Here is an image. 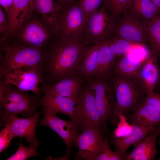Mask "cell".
Segmentation results:
<instances>
[{"label": "cell", "instance_id": "obj_21", "mask_svg": "<svg viewBox=\"0 0 160 160\" xmlns=\"http://www.w3.org/2000/svg\"><path fill=\"white\" fill-rule=\"evenodd\" d=\"M42 94L39 106L47 107L57 113L65 114L74 120L76 104L72 99L48 91H43Z\"/></svg>", "mask_w": 160, "mask_h": 160}, {"label": "cell", "instance_id": "obj_26", "mask_svg": "<svg viewBox=\"0 0 160 160\" xmlns=\"http://www.w3.org/2000/svg\"><path fill=\"white\" fill-rule=\"evenodd\" d=\"M127 11L145 22L160 15L159 10L151 0H132Z\"/></svg>", "mask_w": 160, "mask_h": 160}, {"label": "cell", "instance_id": "obj_4", "mask_svg": "<svg viewBox=\"0 0 160 160\" xmlns=\"http://www.w3.org/2000/svg\"><path fill=\"white\" fill-rule=\"evenodd\" d=\"M109 79L92 77L87 80L88 87L94 93L95 104L101 119V129L108 135V122L115 103L114 87Z\"/></svg>", "mask_w": 160, "mask_h": 160}, {"label": "cell", "instance_id": "obj_18", "mask_svg": "<svg viewBox=\"0 0 160 160\" xmlns=\"http://www.w3.org/2000/svg\"><path fill=\"white\" fill-rule=\"evenodd\" d=\"M34 11L40 15L54 35H57L59 17L63 9L55 0H33Z\"/></svg>", "mask_w": 160, "mask_h": 160}, {"label": "cell", "instance_id": "obj_9", "mask_svg": "<svg viewBox=\"0 0 160 160\" xmlns=\"http://www.w3.org/2000/svg\"><path fill=\"white\" fill-rule=\"evenodd\" d=\"M43 117L39 126H47L56 132L62 139L67 146L66 153L62 159H67L70 155L73 144L78 135V127L73 120L61 119L57 113L49 107L42 106Z\"/></svg>", "mask_w": 160, "mask_h": 160}, {"label": "cell", "instance_id": "obj_13", "mask_svg": "<svg viewBox=\"0 0 160 160\" xmlns=\"http://www.w3.org/2000/svg\"><path fill=\"white\" fill-rule=\"evenodd\" d=\"M40 113L36 112L27 118H19L16 115L1 117L2 125H8L13 138L25 137L30 145L36 148L40 145L36 133V128L40 121Z\"/></svg>", "mask_w": 160, "mask_h": 160}, {"label": "cell", "instance_id": "obj_39", "mask_svg": "<svg viewBox=\"0 0 160 160\" xmlns=\"http://www.w3.org/2000/svg\"><path fill=\"white\" fill-rule=\"evenodd\" d=\"M159 79L157 84L154 90L156 91L159 93L160 94V63L159 64Z\"/></svg>", "mask_w": 160, "mask_h": 160}, {"label": "cell", "instance_id": "obj_6", "mask_svg": "<svg viewBox=\"0 0 160 160\" xmlns=\"http://www.w3.org/2000/svg\"><path fill=\"white\" fill-rule=\"evenodd\" d=\"M32 16L21 24L11 39L20 44L45 48L54 35L46 24Z\"/></svg>", "mask_w": 160, "mask_h": 160}, {"label": "cell", "instance_id": "obj_7", "mask_svg": "<svg viewBox=\"0 0 160 160\" xmlns=\"http://www.w3.org/2000/svg\"><path fill=\"white\" fill-rule=\"evenodd\" d=\"M116 23L102 6L87 17L83 40L90 46L106 39L113 33Z\"/></svg>", "mask_w": 160, "mask_h": 160}, {"label": "cell", "instance_id": "obj_5", "mask_svg": "<svg viewBox=\"0 0 160 160\" xmlns=\"http://www.w3.org/2000/svg\"><path fill=\"white\" fill-rule=\"evenodd\" d=\"M87 18L79 2L63 9L58 20L56 37L83 40Z\"/></svg>", "mask_w": 160, "mask_h": 160}, {"label": "cell", "instance_id": "obj_12", "mask_svg": "<svg viewBox=\"0 0 160 160\" xmlns=\"http://www.w3.org/2000/svg\"><path fill=\"white\" fill-rule=\"evenodd\" d=\"M3 77L5 83L12 84L23 91H31L34 94H42L40 84H42L43 77L41 68L23 67L11 71Z\"/></svg>", "mask_w": 160, "mask_h": 160}, {"label": "cell", "instance_id": "obj_2", "mask_svg": "<svg viewBox=\"0 0 160 160\" xmlns=\"http://www.w3.org/2000/svg\"><path fill=\"white\" fill-rule=\"evenodd\" d=\"M45 55V48L20 44L10 39L0 45V76L23 67L42 70Z\"/></svg>", "mask_w": 160, "mask_h": 160}, {"label": "cell", "instance_id": "obj_14", "mask_svg": "<svg viewBox=\"0 0 160 160\" xmlns=\"http://www.w3.org/2000/svg\"><path fill=\"white\" fill-rule=\"evenodd\" d=\"M152 54L145 47L135 49L125 55L116 57L111 76H124L134 80L145 61Z\"/></svg>", "mask_w": 160, "mask_h": 160}, {"label": "cell", "instance_id": "obj_15", "mask_svg": "<svg viewBox=\"0 0 160 160\" xmlns=\"http://www.w3.org/2000/svg\"><path fill=\"white\" fill-rule=\"evenodd\" d=\"M33 0H13L6 13L8 25V35L12 37L21 24L31 17L34 11Z\"/></svg>", "mask_w": 160, "mask_h": 160}, {"label": "cell", "instance_id": "obj_1", "mask_svg": "<svg viewBox=\"0 0 160 160\" xmlns=\"http://www.w3.org/2000/svg\"><path fill=\"white\" fill-rule=\"evenodd\" d=\"M88 46L83 40L56 37L45 48L41 87L50 86L65 77L78 75V67Z\"/></svg>", "mask_w": 160, "mask_h": 160}, {"label": "cell", "instance_id": "obj_33", "mask_svg": "<svg viewBox=\"0 0 160 160\" xmlns=\"http://www.w3.org/2000/svg\"><path fill=\"white\" fill-rule=\"evenodd\" d=\"M103 0H79L80 6L87 17L98 9Z\"/></svg>", "mask_w": 160, "mask_h": 160}, {"label": "cell", "instance_id": "obj_35", "mask_svg": "<svg viewBox=\"0 0 160 160\" xmlns=\"http://www.w3.org/2000/svg\"><path fill=\"white\" fill-rule=\"evenodd\" d=\"M144 101L160 114V94L152 92L146 95Z\"/></svg>", "mask_w": 160, "mask_h": 160}, {"label": "cell", "instance_id": "obj_40", "mask_svg": "<svg viewBox=\"0 0 160 160\" xmlns=\"http://www.w3.org/2000/svg\"><path fill=\"white\" fill-rule=\"evenodd\" d=\"M160 11V0H151Z\"/></svg>", "mask_w": 160, "mask_h": 160}, {"label": "cell", "instance_id": "obj_3", "mask_svg": "<svg viewBox=\"0 0 160 160\" xmlns=\"http://www.w3.org/2000/svg\"><path fill=\"white\" fill-rule=\"evenodd\" d=\"M115 95V103L111 122L116 125L119 121L118 115H124L131 111L143 101L146 95L136 82L128 77L112 75Z\"/></svg>", "mask_w": 160, "mask_h": 160}, {"label": "cell", "instance_id": "obj_16", "mask_svg": "<svg viewBox=\"0 0 160 160\" xmlns=\"http://www.w3.org/2000/svg\"><path fill=\"white\" fill-rule=\"evenodd\" d=\"M158 60L151 54L146 60L134 80L146 95L154 91L159 76Z\"/></svg>", "mask_w": 160, "mask_h": 160}, {"label": "cell", "instance_id": "obj_41", "mask_svg": "<svg viewBox=\"0 0 160 160\" xmlns=\"http://www.w3.org/2000/svg\"></svg>", "mask_w": 160, "mask_h": 160}, {"label": "cell", "instance_id": "obj_8", "mask_svg": "<svg viewBox=\"0 0 160 160\" xmlns=\"http://www.w3.org/2000/svg\"><path fill=\"white\" fill-rule=\"evenodd\" d=\"M78 128L84 130L101 128V119L96 107L93 91L88 87L82 88L75 105L74 119Z\"/></svg>", "mask_w": 160, "mask_h": 160}, {"label": "cell", "instance_id": "obj_10", "mask_svg": "<svg viewBox=\"0 0 160 160\" xmlns=\"http://www.w3.org/2000/svg\"><path fill=\"white\" fill-rule=\"evenodd\" d=\"M101 128L92 127L84 130L78 135L74 143H75L78 151L74 159L94 160L107 140Z\"/></svg>", "mask_w": 160, "mask_h": 160}, {"label": "cell", "instance_id": "obj_25", "mask_svg": "<svg viewBox=\"0 0 160 160\" xmlns=\"http://www.w3.org/2000/svg\"><path fill=\"white\" fill-rule=\"evenodd\" d=\"M131 124L133 129L130 134L121 138L112 137L115 151L124 156L130 146L145 137L154 128L135 123Z\"/></svg>", "mask_w": 160, "mask_h": 160}, {"label": "cell", "instance_id": "obj_29", "mask_svg": "<svg viewBox=\"0 0 160 160\" xmlns=\"http://www.w3.org/2000/svg\"><path fill=\"white\" fill-rule=\"evenodd\" d=\"M132 0H103V6L117 22L127 10Z\"/></svg>", "mask_w": 160, "mask_h": 160}, {"label": "cell", "instance_id": "obj_34", "mask_svg": "<svg viewBox=\"0 0 160 160\" xmlns=\"http://www.w3.org/2000/svg\"><path fill=\"white\" fill-rule=\"evenodd\" d=\"M0 132V152L6 149L10 144L13 138L9 126L4 125Z\"/></svg>", "mask_w": 160, "mask_h": 160}, {"label": "cell", "instance_id": "obj_11", "mask_svg": "<svg viewBox=\"0 0 160 160\" xmlns=\"http://www.w3.org/2000/svg\"><path fill=\"white\" fill-rule=\"evenodd\" d=\"M112 34L143 44L148 41L146 22L137 18L127 10L117 21Z\"/></svg>", "mask_w": 160, "mask_h": 160}, {"label": "cell", "instance_id": "obj_38", "mask_svg": "<svg viewBox=\"0 0 160 160\" xmlns=\"http://www.w3.org/2000/svg\"><path fill=\"white\" fill-rule=\"evenodd\" d=\"M13 0H0V7L6 13L10 7Z\"/></svg>", "mask_w": 160, "mask_h": 160}, {"label": "cell", "instance_id": "obj_24", "mask_svg": "<svg viewBox=\"0 0 160 160\" xmlns=\"http://www.w3.org/2000/svg\"><path fill=\"white\" fill-rule=\"evenodd\" d=\"M104 40L86 47L77 68L79 75L87 80L92 78L97 66L99 50Z\"/></svg>", "mask_w": 160, "mask_h": 160}, {"label": "cell", "instance_id": "obj_20", "mask_svg": "<svg viewBox=\"0 0 160 160\" xmlns=\"http://www.w3.org/2000/svg\"><path fill=\"white\" fill-rule=\"evenodd\" d=\"M39 96L34 94L27 98L0 104L1 118L19 114L28 117L33 115L37 112Z\"/></svg>", "mask_w": 160, "mask_h": 160}, {"label": "cell", "instance_id": "obj_19", "mask_svg": "<svg viewBox=\"0 0 160 160\" xmlns=\"http://www.w3.org/2000/svg\"><path fill=\"white\" fill-rule=\"evenodd\" d=\"M81 78L78 75L66 77L50 86L41 87L42 93V92L44 91L54 92L71 99L76 104L82 89Z\"/></svg>", "mask_w": 160, "mask_h": 160}, {"label": "cell", "instance_id": "obj_17", "mask_svg": "<svg viewBox=\"0 0 160 160\" xmlns=\"http://www.w3.org/2000/svg\"><path fill=\"white\" fill-rule=\"evenodd\" d=\"M160 135V125L154 127L145 137L133 145V150L125 155L124 160H153L157 153L156 141Z\"/></svg>", "mask_w": 160, "mask_h": 160}, {"label": "cell", "instance_id": "obj_28", "mask_svg": "<svg viewBox=\"0 0 160 160\" xmlns=\"http://www.w3.org/2000/svg\"><path fill=\"white\" fill-rule=\"evenodd\" d=\"M108 38L111 50L116 57L125 55L136 49L146 47L142 43L131 41L122 38L112 36Z\"/></svg>", "mask_w": 160, "mask_h": 160}, {"label": "cell", "instance_id": "obj_37", "mask_svg": "<svg viewBox=\"0 0 160 160\" xmlns=\"http://www.w3.org/2000/svg\"><path fill=\"white\" fill-rule=\"evenodd\" d=\"M63 9H65L75 3L76 0H55Z\"/></svg>", "mask_w": 160, "mask_h": 160}, {"label": "cell", "instance_id": "obj_30", "mask_svg": "<svg viewBox=\"0 0 160 160\" xmlns=\"http://www.w3.org/2000/svg\"><path fill=\"white\" fill-rule=\"evenodd\" d=\"M39 155L37 148L29 145L28 147L23 145L20 142L15 152L8 158L7 160H25L32 156Z\"/></svg>", "mask_w": 160, "mask_h": 160}, {"label": "cell", "instance_id": "obj_22", "mask_svg": "<svg viewBox=\"0 0 160 160\" xmlns=\"http://www.w3.org/2000/svg\"><path fill=\"white\" fill-rule=\"evenodd\" d=\"M116 58L111 50L110 40L108 38L103 41L100 48L97 66L92 77L109 79Z\"/></svg>", "mask_w": 160, "mask_h": 160}, {"label": "cell", "instance_id": "obj_23", "mask_svg": "<svg viewBox=\"0 0 160 160\" xmlns=\"http://www.w3.org/2000/svg\"><path fill=\"white\" fill-rule=\"evenodd\" d=\"M129 117L131 124L135 123L153 128L160 125V114L144 100L138 104Z\"/></svg>", "mask_w": 160, "mask_h": 160}, {"label": "cell", "instance_id": "obj_27", "mask_svg": "<svg viewBox=\"0 0 160 160\" xmlns=\"http://www.w3.org/2000/svg\"><path fill=\"white\" fill-rule=\"evenodd\" d=\"M145 22L150 51L159 60L160 59V15Z\"/></svg>", "mask_w": 160, "mask_h": 160}, {"label": "cell", "instance_id": "obj_31", "mask_svg": "<svg viewBox=\"0 0 160 160\" xmlns=\"http://www.w3.org/2000/svg\"><path fill=\"white\" fill-rule=\"evenodd\" d=\"M119 121L113 133V137L121 138L130 134L132 130V125L128 121L124 115L120 114L118 115Z\"/></svg>", "mask_w": 160, "mask_h": 160}, {"label": "cell", "instance_id": "obj_36", "mask_svg": "<svg viewBox=\"0 0 160 160\" xmlns=\"http://www.w3.org/2000/svg\"><path fill=\"white\" fill-rule=\"evenodd\" d=\"M8 25L6 13L0 7V33L2 36H8ZM1 36V37H2Z\"/></svg>", "mask_w": 160, "mask_h": 160}, {"label": "cell", "instance_id": "obj_32", "mask_svg": "<svg viewBox=\"0 0 160 160\" xmlns=\"http://www.w3.org/2000/svg\"><path fill=\"white\" fill-rule=\"evenodd\" d=\"M124 156L115 151H113L108 140L106 142L100 152L95 158L94 160H122Z\"/></svg>", "mask_w": 160, "mask_h": 160}]
</instances>
